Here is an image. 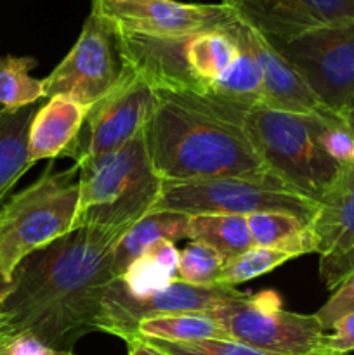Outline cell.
Returning a JSON list of instances; mask_svg holds the SVG:
<instances>
[{
    "label": "cell",
    "mask_w": 354,
    "mask_h": 355,
    "mask_svg": "<svg viewBox=\"0 0 354 355\" xmlns=\"http://www.w3.org/2000/svg\"><path fill=\"white\" fill-rule=\"evenodd\" d=\"M127 229L80 225L28 255L12 272L3 312L17 335L28 333L58 352H71L96 331L113 274L115 248Z\"/></svg>",
    "instance_id": "6da1fadb"
},
{
    "label": "cell",
    "mask_w": 354,
    "mask_h": 355,
    "mask_svg": "<svg viewBox=\"0 0 354 355\" xmlns=\"http://www.w3.org/2000/svg\"><path fill=\"white\" fill-rule=\"evenodd\" d=\"M144 128L153 170L163 182L221 177L281 182L264 168L242 123L212 113L187 94L156 90Z\"/></svg>",
    "instance_id": "7a4b0ae2"
},
{
    "label": "cell",
    "mask_w": 354,
    "mask_h": 355,
    "mask_svg": "<svg viewBox=\"0 0 354 355\" xmlns=\"http://www.w3.org/2000/svg\"><path fill=\"white\" fill-rule=\"evenodd\" d=\"M144 127L121 148L75 163L78 207L73 229L99 225L130 231L151 214L163 180L153 170Z\"/></svg>",
    "instance_id": "3957f363"
},
{
    "label": "cell",
    "mask_w": 354,
    "mask_h": 355,
    "mask_svg": "<svg viewBox=\"0 0 354 355\" xmlns=\"http://www.w3.org/2000/svg\"><path fill=\"white\" fill-rule=\"evenodd\" d=\"M326 118L255 106L245 114L243 128L264 168L294 193L319 203L340 172L319 142Z\"/></svg>",
    "instance_id": "277c9868"
},
{
    "label": "cell",
    "mask_w": 354,
    "mask_h": 355,
    "mask_svg": "<svg viewBox=\"0 0 354 355\" xmlns=\"http://www.w3.org/2000/svg\"><path fill=\"white\" fill-rule=\"evenodd\" d=\"M78 207V166H47L26 189L0 205V267L12 279L16 267L37 250L68 234Z\"/></svg>",
    "instance_id": "5b68a950"
},
{
    "label": "cell",
    "mask_w": 354,
    "mask_h": 355,
    "mask_svg": "<svg viewBox=\"0 0 354 355\" xmlns=\"http://www.w3.org/2000/svg\"><path fill=\"white\" fill-rule=\"evenodd\" d=\"M151 211L184 215H246L259 211L290 214L311 222L318 203L294 193L283 182L221 177V179L163 182Z\"/></svg>",
    "instance_id": "8992f818"
},
{
    "label": "cell",
    "mask_w": 354,
    "mask_h": 355,
    "mask_svg": "<svg viewBox=\"0 0 354 355\" xmlns=\"http://www.w3.org/2000/svg\"><path fill=\"white\" fill-rule=\"evenodd\" d=\"M274 290L248 293L222 302L212 311L236 342L274 355L319 354L325 331L314 314L285 311Z\"/></svg>",
    "instance_id": "52a82bcc"
},
{
    "label": "cell",
    "mask_w": 354,
    "mask_h": 355,
    "mask_svg": "<svg viewBox=\"0 0 354 355\" xmlns=\"http://www.w3.org/2000/svg\"><path fill=\"white\" fill-rule=\"evenodd\" d=\"M125 75L118 33L106 19L90 12L75 45L44 80L45 97L66 96L90 107Z\"/></svg>",
    "instance_id": "ba28073f"
},
{
    "label": "cell",
    "mask_w": 354,
    "mask_h": 355,
    "mask_svg": "<svg viewBox=\"0 0 354 355\" xmlns=\"http://www.w3.org/2000/svg\"><path fill=\"white\" fill-rule=\"evenodd\" d=\"M269 44L297 69L319 103L342 118L354 97V23Z\"/></svg>",
    "instance_id": "9c48e42d"
},
{
    "label": "cell",
    "mask_w": 354,
    "mask_h": 355,
    "mask_svg": "<svg viewBox=\"0 0 354 355\" xmlns=\"http://www.w3.org/2000/svg\"><path fill=\"white\" fill-rule=\"evenodd\" d=\"M245 291L236 286L224 284H198L174 279L162 290L135 297L128 293L120 277L111 281L101 300L99 314L96 319V331L108 333L124 342L137 336L139 324L146 319L162 315L180 314V312H212L222 302L239 297Z\"/></svg>",
    "instance_id": "30bf717a"
},
{
    "label": "cell",
    "mask_w": 354,
    "mask_h": 355,
    "mask_svg": "<svg viewBox=\"0 0 354 355\" xmlns=\"http://www.w3.org/2000/svg\"><path fill=\"white\" fill-rule=\"evenodd\" d=\"M155 104L156 90L125 66L124 78L89 107L68 158L80 163L121 148L148 123Z\"/></svg>",
    "instance_id": "8fae6325"
},
{
    "label": "cell",
    "mask_w": 354,
    "mask_h": 355,
    "mask_svg": "<svg viewBox=\"0 0 354 355\" xmlns=\"http://www.w3.org/2000/svg\"><path fill=\"white\" fill-rule=\"evenodd\" d=\"M90 12L121 33L148 38H184L228 28L236 21L224 3L179 0H92Z\"/></svg>",
    "instance_id": "7c38bea8"
},
{
    "label": "cell",
    "mask_w": 354,
    "mask_h": 355,
    "mask_svg": "<svg viewBox=\"0 0 354 355\" xmlns=\"http://www.w3.org/2000/svg\"><path fill=\"white\" fill-rule=\"evenodd\" d=\"M311 231L319 255V279L333 291L354 272V163L340 166L319 200Z\"/></svg>",
    "instance_id": "4fadbf2b"
},
{
    "label": "cell",
    "mask_w": 354,
    "mask_h": 355,
    "mask_svg": "<svg viewBox=\"0 0 354 355\" xmlns=\"http://www.w3.org/2000/svg\"><path fill=\"white\" fill-rule=\"evenodd\" d=\"M250 30L290 42L312 30L354 23V0H222Z\"/></svg>",
    "instance_id": "5bb4252c"
},
{
    "label": "cell",
    "mask_w": 354,
    "mask_h": 355,
    "mask_svg": "<svg viewBox=\"0 0 354 355\" xmlns=\"http://www.w3.org/2000/svg\"><path fill=\"white\" fill-rule=\"evenodd\" d=\"M248 40L260 69V82H262L260 106L285 111V113L337 116L319 103L297 69L262 35L248 28Z\"/></svg>",
    "instance_id": "9a60e30c"
},
{
    "label": "cell",
    "mask_w": 354,
    "mask_h": 355,
    "mask_svg": "<svg viewBox=\"0 0 354 355\" xmlns=\"http://www.w3.org/2000/svg\"><path fill=\"white\" fill-rule=\"evenodd\" d=\"M89 107L66 96L49 97L33 114L28 134L31 166L42 159L68 156L75 146Z\"/></svg>",
    "instance_id": "2e32d148"
},
{
    "label": "cell",
    "mask_w": 354,
    "mask_h": 355,
    "mask_svg": "<svg viewBox=\"0 0 354 355\" xmlns=\"http://www.w3.org/2000/svg\"><path fill=\"white\" fill-rule=\"evenodd\" d=\"M189 215L177 211H151L125 232L115 248L113 274L120 277L135 259L144 255L156 241H180L187 238Z\"/></svg>",
    "instance_id": "e0dca14e"
},
{
    "label": "cell",
    "mask_w": 354,
    "mask_h": 355,
    "mask_svg": "<svg viewBox=\"0 0 354 355\" xmlns=\"http://www.w3.org/2000/svg\"><path fill=\"white\" fill-rule=\"evenodd\" d=\"M253 246L288 252L295 257L316 253L311 222L302 220L290 214L259 211L246 215Z\"/></svg>",
    "instance_id": "ac0fdd59"
},
{
    "label": "cell",
    "mask_w": 354,
    "mask_h": 355,
    "mask_svg": "<svg viewBox=\"0 0 354 355\" xmlns=\"http://www.w3.org/2000/svg\"><path fill=\"white\" fill-rule=\"evenodd\" d=\"M35 106L19 111L0 110V205L17 180L31 168L28 158V134Z\"/></svg>",
    "instance_id": "d6986e66"
},
{
    "label": "cell",
    "mask_w": 354,
    "mask_h": 355,
    "mask_svg": "<svg viewBox=\"0 0 354 355\" xmlns=\"http://www.w3.org/2000/svg\"><path fill=\"white\" fill-rule=\"evenodd\" d=\"M187 238L207 245L224 262L253 246L246 217L242 215H189Z\"/></svg>",
    "instance_id": "ffe728a7"
},
{
    "label": "cell",
    "mask_w": 354,
    "mask_h": 355,
    "mask_svg": "<svg viewBox=\"0 0 354 355\" xmlns=\"http://www.w3.org/2000/svg\"><path fill=\"white\" fill-rule=\"evenodd\" d=\"M137 336L165 342H200V340H233L212 312H180L146 319L139 324Z\"/></svg>",
    "instance_id": "44dd1931"
},
{
    "label": "cell",
    "mask_w": 354,
    "mask_h": 355,
    "mask_svg": "<svg viewBox=\"0 0 354 355\" xmlns=\"http://www.w3.org/2000/svg\"><path fill=\"white\" fill-rule=\"evenodd\" d=\"M37 59L30 55H2L0 58V106L2 110L19 111L35 106L44 99V80L33 78L31 69L37 68Z\"/></svg>",
    "instance_id": "7402d4cb"
},
{
    "label": "cell",
    "mask_w": 354,
    "mask_h": 355,
    "mask_svg": "<svg viewBox=\"0 0 354 355\" xmlns=\"http://www.w3.org/2000/svg\"><path fill=\"white\" fill-rule=\"evenodd\" d=\"M294 259H297V257L292 255V253L288 252L252 246V248L246 250V252L226 260L221 272H219L217 284L238 286V284L246 283V281L264 276V274L271 272V270H274L276 267L283 266L288 260Z\"/></svg>",
    "instance_id": "603a6c76"
},
{
    "label": "cell",
    "mask_w": 354,
    "mask_h": 355,
    "mask_svg": "<svg viewBox=\"0 0 354 355\" xmlns=\"http://www.w3.org/2000/svg\"><path fill=\"white\" fill-rule=\"evenodd\" d=\"M224 266V259L207 245L198 241H189L179 257L177 279L198 286L217 284L219 272Z\"/></svg>",
    "instance_id": "cb8c5ba5"
},
{
    "label": "cell",
    "mask_w": 354,
    "mask_h": 355,
    "mask_svg": "<svg viewBox=\"0 0 354 355\" xmlns=\"http://www.w3.org/2000/svg\"><path fill=\"white\" fill-rule=\"evenodd\" d=\"M176 277L170 276L162 266H158L148 255L135 259L120 276V281L127 288L128 293L135 295V297H148V295L165 288Z\"/></svg>",
    "instance_id": "d4e9b609"
},
{
    "label": "cell",
    "mask_w": 354,
    "mask_h": 355,
    "mask_svg": "<svg viewBox=\"0 0 354 355\" xmlns=\"http://www.w3.org/2000/svg\"><path fill=\"white\" fill-rule=\"evenodd\" d=\"M146 340L170 355H274L243 345L236 340H200V342H165V340L156 338Z\"/></svg>",
    "instance_id": "484cf974"
},
{
    "label": "cell",
    "mask_w": 354,
    "mask_h": 355,
    "mask_svg": "<svg viewBox=\"0 0 354 355\" xmlns=\"http://www.w3.org/2000/svg\"><path fill=\"white\" fill-rule=\"evenodd\" d=\"M323 149L340 166L354 163V134L340 116L326 118L319 130Z\"/></svg>",
    "instance_id": "4316f807"
},
{
    "label": "cell",
    "mask_w": 354,
    "mask_h": 355,
    "mask_svg": "<svg viewBox=\"0 0 354 355\" xmlns=\"http://www.w3.org/2000/svg\"><path fill=\"white\" fill-rule=\"evenodd\" d=\"M354 311V272L349 274L335 290L332 291L328 300L314 312L319 326L323 331H330L332 326L344 318L346 314Z\"/></svg>",
    "instance_id": "83f0119b"
},
{
    "label": "cell",
    "mask_w": 354,
    "mask_h": 355,
    "mask_svg": "<svg viewBox=\"0 0 354 355\" xmlns=\"http://www.w3.org/2000/svg\"><path fill=\"white\" fill-rule=\"evenodd\" d=\"M330 331L323 336L319 354L349 355L354 352V311L340 318Z\"/></svg>",
    "instance_id": "f1b7e54d"
},
{
    "label": "cell",
    "mask_w": 354,
    "mask_h": 355,
    "mask_svg": "<svg viewBox=\"0 0 354 355\" xmlns=\"http://www.w3.org/2000/svg\"><path fill=\"white\" fill-rule=\"evenodd\" d=\"M144 255L151 257L158 266H162L167 272L172 277L177 279V267H179V257L180 252L176 248V243L167 241V239H162V241H156Z\"/></svg>",
    "instance_id": "f546056e"
},
{
    "label": "cell",
    "mask_w": 354,
    "mask_h": 355,
    "mask_svg": "<svg viewBox=\"0 0 354 355\" xmlns=\"http://www.w3.org/2000/svg\"><path fill=\"white\" fill-rule=\"evenodd\" d=\"M7 354L9 355H52L54 354V350L49 349L44 342L35 338L33 335L21 333V335H17L16 338L10 342V345L7 347Z\"/></svg>",
    "instance_id": "4dcf8cb0"
},
{
    "label": "cell",
    "mask_w": 354,
    "mask_h": 355,
    "mask_svg": "<svg viewBox=\"0 0 354 355\" xmlns=\"http://www.w3.org/2000/svg\"><path fill=\"white\" fill-rule=\"evenodd\" d=\"M125 343H127V355H170L160 350L153 343H149L142 336H134V338L127 340Z\"/></svg>",
    "instance_id": "1f68e13d"
},
{
    "label": "cell",
    "mask_w": 354,
    "mask_h": 355,
    "mask_svg": "<svg viewBox=\"0 0 354 355\" xmlns=\"http://www.w3.org/2000/svg\"><path fill=\"white\" fill-rule=\"evenodd\" d=\"M16 336H17L16 329L12 328V324L9 322L7 315L3 314L2 318H0V352H2V350H6L7 347L10 345V342L16 338Z\"/></svg>",
    "instance_id": "d6a6232c"
},
{
    "label": "cell",
    "mask_w": 354,
    "mask_h": 355,
    "mask_svg": "<svg viewBox=\"0 0 354 355\" xmlns=\"http://www.w3.org/2000/svg\"><path fill=\"white\" fill-rule=\"evenodd\" d=\"M10 291H12V279L7 276L6 272L0 267V300L6 302V298L9 297Z\"/></svg>",
    "instance_id": "836d02e7"
},
{
    "label": "cell",
    "mask_w": 354,
    "mask_h": 355,
    "mask_svg": "<svg viewBox=\"0 0 354 355\" xmlns=\"http://www.w3.org/2000/svg\"><path fill=\"white\" fill-rule=\"evenodd\" d=\"M342 120H344V123H346L354 134V97H353V101H351L349 107L346 110V113L342 114Z\"/></svg>",
    "instance_id": "e575fe53"
},
{
    "label": "cell",
    "mask_w": 354,
    "mask_h": 355,
    "mask_svg": "<svg viewBox=\"0 0 354 355\" xmlns=\"http://www.w3.org/2000/svg\"><path fill=\"white\" fill-rule=\"evenodd\" d=\"M52 355H75L73 352H58V350H54V354Z\"/></svg>",
    "instance_id": "d590c367"
},
{
    "label": "cell",
    "mask_w": 354,
    "mask_h": 355,
    "mask_svg": "<svg viewBox=\"0 0 354 355\" xmlns=\"http://www.w3.org/2000/svg\"><path fill=\"white\" fill-rule=\"evenodd\" d=\"M3 314H6V312H3V302L0 300V318H2Z\"/></svg>",
    "instance_id": "8d00e7d4"
},
{
    "label": "cell",
    "mask_w": 354,
    "mask_h": 355,
    "mask_svg": "<svg viewBox=\"0 0 354 355\" xmlns=\"http://www.w3.org/2000/svg\"><path fill=\"white\" fill-rule=\"evenodd\" d=\"M0 355H9V354H7V349L2 350V352H0Z\"/></svg>",
    "instance_id": "74e56055"
},
{
    "label": "cell",
    "mask_w": 354,
    "mask_h": 355,
    "mask_svg": "<svg viewBox=\"0 0 354 355\" xmlns=\"http://www.w3.org/2000/svg\"><path fill=\"white\" fill-rule=\"evenodd\" d=\"M309 355H325V354H309Z\"/></svg>",
    "instance_id": "f35d334b"
}]
</instances>
